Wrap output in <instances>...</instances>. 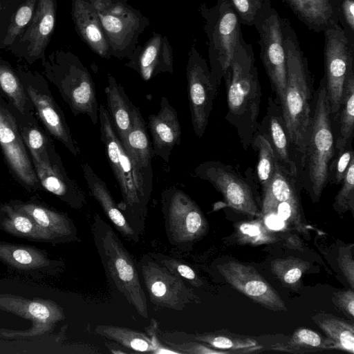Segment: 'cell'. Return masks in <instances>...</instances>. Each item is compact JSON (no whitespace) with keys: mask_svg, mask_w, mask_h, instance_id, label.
<instances>
[{"mask_svg":"<svg viewBox=\"0 0 354 354\" xmlns=\"http://www.w3.org/2000/svg\"><path fill=\"white\" fill-rule=\"evenodd\" d=\"M258 32L260 57L276 99L282 103L286 88V57L281 17L270 3L254 25Z\"/></svg>","mask_w":354,"mask_h":354,"instance_id":"13","label":"cell"},{"mask_svg":"<svg viewBox=\"0 0 354 354\" xmlns=\"http://www.w3.org/2000/svg\"><path fill=\"white\" fill-rule=\"evenodd\" d=\"M257 155L256 176L262 192L271 182L277 167V161L268 142L260 134L256 133L251 146Z\"/></svg>","mask_w":354,"mask_h":354,"instance_id":"39","label":"cell"},{"mask_svg":"<svg viewBox=\"0 0 354 354\" xmlns=\"http://www.w3.org/2000/svg\"><path fill=\"white\" fill-rule=\"evenodd\" d=\"M286 57V88L282 115L298 162V179L305 155L314 97L308 62L288 19L281 18Z\"/></svg>","mask_w":354,"mask_h":354,"instance_id":"1","label":"cell"},{"mask_svg":"<svg viewBox=\"0 0 354 354\" xmlns=\"http://www.w3.org/2000/svg\"><path fill=\"white\" fill-rule=\"evenodd\" d=\"M0 310L30 321L26 330L0 328V339H30L44 337L53 331L56 324L65 319L64 309L51 299L26 298L13 294H0Z\"/></svg>","mask_w":354,"mask_h":354,"instance_id":"11","label":"cell"},{"mask_svg":"<svg viewBox=\"0 0 354 354\" xmlns=\"http://www.w3.org/2000/svg\"><path fill=\"white\" fill-rule=\"evenodd\" d=\"M82 169L91 194L101 206L104 213L116 230L127 240L135 243L138 242L140 236L133 231L126 220L104 181L99 177L88 162H83Z\"/></svg>","mask_w":354,"mask_h":354,"instance_id":"29","label":"cell"},{"mask_svg":"<svg viewBox=\"0 0 354 354\" xmlns=\"http://www.w3.org/2000/svg\"><path fill=\"white\" fill-rule=\"evenodd\" d=\"M71 17L81 39L102 58L110 59L109 44L93 6L87 0H72Z\"/></svg>","mask_w":354,"mask_h":354,"instance_id":"28","label":"cell"},{"mask_svg":"<svg viewBox=\"0 0 354 354\" xmlns=\"http://www.w3.org/2000/svg\"><path fill=\"white\" fill-rule=\"evenodd\" d=\"M273 350L290 353L309 352L334 349L331 342L316 331L306 328H299L292 335L287 345H278Z\"/></svg>","mask_w":354,"mask_h":354,"instance_id":"40","label":"cell"},{"mask_svg":"<svg viewBox=\"0 0 354 354\" xmlns=\"http://www.w3.org/2000/svg\"><path fill=\"white\" fill-rule=\"evenodd\" d=\"M39 0H0V49L7 50L29 24Z\"/></svg>","mask_w":354,"mask_h":354,"instance_id":"31","label":"cell"},{"mask_svg":"<svg viewBox=\"0 0 354 354\" xmlns=\"http://www.w3.org/2000/svg\"><path fill=\"white\" fill-rule=\"evenodd\" d=\"M13 207L30 216L52 240V245L79 241L77 227L67 213L58 210L37 198L23 201H8Z\"/></svg>","mask_w":354,"mask_h":354,"instance_id":"24","label":"cell"},{"mask_svg":"<svg viewBox=\"0 0 354 354\" xmlns=\"http://www.w3.org/2000/svg\"><path fill=\"white\" fill-rule=\"evenodd\" d=\"M42 190L47 191L73 209L86 204L84 192L67 174L56 149L43 160H31Z\"/></svg>","mask_w":354,"mask_h":354,"instance_id":"22","label":"cell"},{"mask_svg":"<svg viewBox=\"0 0 354 354\" xmlns=\"http://www.w3.org/2000/svg\"><path fill=\"white\" fill-rule=\"evenodd\" d=\"M161 211L168 241L178 249L186 250L207 232V221L199 206L176 187L162 190Z\"/></svg>","mask_w":354,"mask_h":354,"instance_id":"9","label":"cell"},{"mask_svg":"<svg viewBox=\"0 0 354 354\" xmlns=\"http://www.w3.org/2000/svg\"><path fill=\"white\" fill-rule=\"evenodd\" d=\"M227 283L262 306L274 311H287L278 292L250 265L231 260L217 266Z\"/></svg>","mask_w":354,"mask_h":354,"instance_id":"20","label":"cell"},{"mask_svg":"<svg viewBox=\"0 0 354 354\" xmlns=\"http://www.w3.org/2000/svg\"><path fill=\"white\" fill-rule=\"evenodd\" d=\"M338 21L349 44L354 47V0H341Z\"/></svg>","mask_w":354,"mask_h":354,"instance_id":"47","label":"cell"},{"mask_svg":"<svg viewBox=\"0 0 354 354\" xmlns=\"http://www.w3.org/2000/svg\"><path fill=\"white\" fill-rule=\"evenodd\" d=\"M199 12L207 38L209 68L220 86L243 36L241 23L228 0H217L211 7L203 3Z\"/></svg>","mask_w":354,"mask_h":354,"instance_id":"7","label":"cell"},{"mask_svg":"<svg viewBox=\"0 0 354 354\" xmlns=\"http://www.w3.org/2000/svg\"><path fill=\"white\" fill-rule=\"evenodd\" d=\"M185 342L197 341L204 343L214 348L226 351L230 353H250L261 348L254 339L243 337L234 334L222 332L207 333L202 334H187L176 333Z\"/></svg>","mask_w":354,"mask_h":354,"instance_id":"36","label":"cell"},{"mask_svg":"<svg viewBox=\"0 0 354 354\" xmlns=\"http://www.w3.org/2000/svg\"><path fill=\"white\" fill-rule=\"evenodd\" d=\"M324 35V75L332 120H335L341 104L345 80L354 70V47L339 24L323 32Z\"/></svg>","mask_w":354,"mask_h":354,"instance_id":"15","label":"cell"},{"mask_svg":"<svg viewBox=\"0 0 354 354\" xmlns=\"http://www.w3.org/2000/svg\"><path fill=\"white\" fill-rule=\"evenodd\" d=\"M158 324L154 319H151L149 327L145 328L149 337L150 338L153 346V352L154 354L173 353L180 354L178 351L169 347L166 344L162 343L158 333Z\"/></svg>","mask_w":354,"mask_h":354,"instance_id":"50","label":"cell"},{"mask_svg":"<svg viewBox=\"0 0 354 354\" xmlns=\"http://www.w3.org/2000/svg\"><path fill=\"white\" fill-rule=\"evenodd\" d=\"M0 146L15 179L29 192L41 191L12 105L0 93Z\"/></svg>","mask_w":354,"mask_h":354,"instance_id":"14","label":"cell"},{"mask_svg":"<svg viewBox=\"0 0 354 354\" xmlns=\"http://www.w3.org/2000/svg\"><path fill=\"white\" fill-rule=\"evenodd\" d=\"M301 189L298 179L286 172L277 164L271 182L262 192L260 217L273 212L286 224L301 234L306 235L308 231L300 203Z\"/></svg>","mask_w":354,"mask_h":354,"instance_id":"18","label":"cell"},{"mask_svg":"<svg viewBox=\"0 0 354 354\" xmlns=\"http://www.w3.org/2000/svg\"><path fill=\"white\" fill-rule=\"evenodd\" d=\"M126 1H128V0H126Z\"/></svg>","mask_w":354,"mask_h":354,"instance_id":"53","label":"cell"},{"mask_svg":"<svg viewBox=\"0 0 354 354\" xmlns=\"http://www.w3.org/2000/svg\"><path fill=\"white\" fill-rule=\"evenodd\" d=\"M186 77L192 124L195 135L201 138L208 124L219 86L194 43L188 53Z\"/></svg>","mask_w":354,"mask_h":354,"instance_id":"16","label":"cell"},{"mask_svg":"<svg viewBox=\"0 0 354 354\" xmlns=\"http://www.w3.org/2000/svg\"><path fill=\"white\" fill-rule=\"evenodd\" d=\"M257 133L268 142L278 165L298 179L297 159L285 127L281 106L272 96L268 99L266 113L259 124Z\"/></svg>","mask_w":354,"mask_h":354,"instance_id":"23","label":"cell"},{"mask_svg":"<svg viewBox=\"0 0 354 354\" xmlns=\"http://www.w3.org/2000/svg\"><path fill=\"white\" fill-rule=\"evenodd\" d=\"M95 8L111 49V56L129 58L149 25L141 11L126 0H87Z\"/></svg>","mask_w":354,"mask_h":354,"instance_id":"8","label":"cell"},{"mask_svg":"<svg viewBox=\"0 0 354 354\" xmlns=\"http://www.w3.org/2000/svg\"><path fill=\"white\" fill-rule=\"evenodd\" d=\"M241 24L254 26L271 0H228Z\"/></svg>","mask_w":354,"mask_h":354,"instance_id":"44","label":"cell"},{"mask_svg":"<svg viewBox=\"0 0 354 354\" xmlns=\"http://www.w3.org/2000/svg\"><path fill=\"white\" fill-rule=\"evenodd\" d=\"M148 128L153 154L169 163L173 149L180 144L181 128L177 112L166 97H161L159 111L149 115Z\"/></svg>","mask_w":354,"mask_h":354,"instance_id":"26","label":"cell"},{"mask_svg":"<svg viewBox=\"0 0 354 354\" xmlns=\"http://www.w3.org/2000/svg\"><path fill=\"white\" fill-rule=\"evenodd\" d=\"M95 332L97 335L134 352H153V346L149 336L138 330L126 327L100 324L95 326Z\"/></svg>","mask_w":354,"mask_h":354,"instance_id":"38","label":"cell"},{"mask_svg":"<svg viewBox=\"0 0 354 354\" xmlns=\"http://www.w3.org/2000/svg\"><path fill=\"white\" fill-rule=\"evenodd\" d=\"M56 12V0H39L29 24L7 50L28 64L44 60L55 31Z\"/></svg>","mask_w":354,"mask_h":354,"instance_id":"19","label":"cell"},{"mask_svg":"<svg viewBox=\"0 0 354 354\" xmlns=\"http://www.w3.org/2000/svg\"><path fill=\"white\" fill-rule=\"evenodd\" d=\"M0 230L20 239L52 245L48 234L30 216L13 207L8 201L0 204Z\"/></svg>","mask_w":354,"mask_h":354,"instance_id":"33","label":"cell"},{"mask_svg":"<svg viewBox=\"0 0 354 354\" xmlns=\"http://www.w3.org/2000/svg\"><path fill=\"white\" fill-rule=\"evenodd\" d=\"M35 113L49 135L62 143L75 156L79 149L64 114L55 100L48 82L41 74L18 66L15 68Z\"/></svg>","mask_w":354,"mask_h":354,"instance_id":"12","label":"cell"},{"mask_svg":"<svg viewBox=\"0 0 354 354\" xmlns=\"http://www.w3.org/2000/svg\"><path fill=\"white\" fill-rule=\"evenodd\" d=\"M324 332L334 349L354 353V326L345 319L327 313H317L311 317Z\"/></svg>","mask_w":354,"mask_h":354,"instance_id":"35","label":"cell"},{"mask_svg":"<svg viewBox=\"0 0 354 354\" xmlns=\"http://www.w3.org/2000/svg\"><path fill=\"white\" fill-rule=\"evenodd\" d=\"M107 111L116 134L122 145L132 127V114L134 104L128 97L124 87L115 78L109 74L104 89Z\"/></svg>","mask_w":354,"mask_h":354,"instance_id":"32","label":"cell"},{"mask_svg":"<svg viewBox=\"0 0 354 354\" xmlns=\"http://www.w3.org/2000/svg\"><path fill=\"white\" fill-rule=\"evenodd\" d=\"M332 300L335 306L345 314L354 317V292L353 290H339L334 292Z\"/></svg>","mask_w":354,"mask_h":354,"instance_id":"51","label":"cell"},{"mask_svg":"<svg viewBox=\"0 0 354 354\" xmlns=\"http://www.w3.org/2000/svg\"><path fill=\"white\" fill-rule=\"evenodd\" d=\"M353 248V244H351L345 248H341L337 258L339 266L352 290L354 289Z\"/></svg>","mask_w":354,"mask_h":354,"instance_id":"49","label":"cell"},{"mask_svg":"<svg viewBox=\"0 0 354 354\" xmlns=\"http://www.w3.org/2000/svg\"><path fill=\"white\" fill-rule=\"evenodd\" d=\"M309 30L317 33L339 24L341 0H281Z\"/></svg>","mask_w":354,"mask_h":354,"instance_id":"30","label":"cell"},{"mask_svg":"<svg viewBox=\"0 0 354 354\" xmlns=\"http://www.w3.org/2000/svg\"><path fill=\"white\" fill-rule=\"evenodd\" d=\"M194 174L211 183L232 209L250 217H260L261 209L255 192L256 182L250 168L243 176L232 165L208 160L198 164Z\"/></svg>","mask_w":354,"mask_h":354,"instance_id":"10","label":"cell"},{"mask_svg":"<svg viewBox=\"0 0 354 354\" xmlns=\"http://www.w3.org/2000/svg\"><path fill=\"white\" fill-rule=\"evenodd\" d=\"M149 255L157 262L166 267L172 273L185 279L195 286H200L202 282L198 279L194 270L188 265L183 263L180 260L166 254L159 253H152Z\"/></svg>","mask_w":354,"mask_h":354,"instance_id":"46","label":"cell"},{"mask_svg":"<svg viewBox=\"0 0 354 354\" xmlns=\"http://www.w3.org/2000/svg\"><path fill=\"white\" fill-rule=\"evenodd\" d=\"M123 146L145 183L152 189V158L154 154L143 117L140 109L135 105L133 109L132 127Z\"/></svg>","mask_w":354,"mask_h":354,"instance_id":"27","label":"cell"},{"mask_svg":"<svg viewBox=\"0 0 354 354\" xmlns=\"http://www.w3.org/2000/svg\"><path fill=\"white\" fill-rule=\"evenodd\" d=\"M100 139L118 183L122 201L118 204L126 220L140 236L145 227L152 189L145 183L118 137L105 106H99Z\"/></svg>","mask_w":354,"mask_h":354,"instance_id":"3","label":"cell"},{"mask_svg":"<svg viewBox=\"0 0 354 354\" xmlns=\"http://www.w3.org/2000/svg\"><path fill=\"white\" fill-rule=\"evenodd\" d=\"M0 261L8 270L35 279L55 277L65 269L64 261L52 258L46 250L3 241H0Z\"/></svg>","mask_w":354,"mask_h":354,"instance_id":"21","label":"cell"},{"mask_svg":"<svg viewBox=\"0 0 354 354\" xmlns=\"http://www.w3.org/2000/svg\"><path fill=\"white\" fill-rule=\"evenodd\" d=\"M91 230L109 283L140 316L147 318V297L132 256L100 214L93 216Z\"/></svg>","mask_w":354,"mask_h":354,"instance_id":"5","label":"cell"},{"mask_svg":"<svg viewBox=\"0 0 354 354\" xmlns=\"http://www.w3.org/2000/svg\"><path fill=\"white\" fill-rule=\"evenodd\" d=\"M0 91L4 98L26 118L37 121L35 109L28 98L15 68L0 57Z\"/></svg>","mask_w":354,"mask_h":354,"instance_id":"34","label":"cell"},{"mask_svg":"<svg viewBox=\"0 0 354 354\" xmlns=\"http://www.w3.org/2000/svg\"><path fill=\"white\" fill-rule=\"evenodd\" d=\"M43 74L58 90L75 115L99 121V106L93 78L80 58L69 50L53 51L41 61Z\"/></svg>","mask_w":354,"mask_h":354,"instance_id":"6","label":"cell"},{"mask_svg":"<svg viewBox=\"0 0 354 354\" xmlns=\"http://www.w3.org/2000/svg\"><path fill=\"white\" fill-rule=\"evenodd\" d=\"M223 78L227 107L225 120L247 150L259 124L261 88L252 46L243 36Z\"/></svg>","mask_w":354,"mask_h":354,"instance_id":"2","label":"cell"},{"mask_svg":"<svg viewBox=\"0 0 354 354\" xmlns=\"http://www.w3.org/2000/svg\"><path fill=\"white\" fill-rule=\"evenodd\" d=\"M335 154L334 130L324 77L314 93L311 120L299 182L312 198L319 201L328 183V167Z\"/></svg>","mask_w":354,"mask_h":354,"instance_id":"4","label":"cell"},{"mask_svg":"<svg viewBox=\"0 0 354 354\" xmlns=\"http://www.w3.org/2000/svg\"><path fill=\"white\" fill-rule=\"evenodd\" d=\"M353 159L354 151L352 144L335 149L334 156L328 167V183L341 184Z\"/></svg>","mask_w":354,"mask_h":354,"instance_id":"45","label":"cell"},{"mask_svg":"<svg viewBox=\"0 0 354 354\" xmlns=\"http://www.w3.org/2000/svg\"><path fill=\"white\" fill-rule=\"evenodd\" d=\"M310 267L309 262L294 257L277 259L271 263V271L282 284L291 289L299 287L301 278Z\"/></svg>","mask_w":354,"mask_h":354,"instance_id":"41","label":"cell"},{"mask_svg":"<svg viewBox=\"0 0 354 354\" xmlns=\"http://www.w3.org/2000/svg\"><path fill=\"white\" fill-rule=\"evenodd\" d=\"M265 225L271 231L282 230L286 223L283 222L274 212H269L260 217Z\"/></svg>","mask_w":354,"mask_h":354,"instance_id":"52","label":"cell"},{"mask_svg":"<svg viewBox=\"0 0 354 354\" xmlns=\"http://www.w3.org/2000/svg\"><path fill=\"white\" fill-rule=\"evenodd\" d=\"M125 64L147 82L160 73L174 72L173 48L165 35L153 32L142 45H138Z\"/></svg>","mask_w":354,"mask_h":354,"instance_id":"25","label":"cell"},{"mask_svg":"<svg viewBox=\"0 0 354 354\" xmlns=\"http://www.w3.org/2000/svg\"><path fill=\"white\" fill-rule=\"evenodd\" d=\"M236 241L243 245H259L270 244L278 241L277 237L264 224L257 219L237 223L235 227Z\"/></svg>","mask_w":354,"mask_h":354,"instance_id":"42","label":"cell"},{"mask_svg":"<svg viewBox=\"0 0 354 354\" xmlns=\"http://www.w3.org/2000/svg\"><path fill=\"white\" fill-rule=\"evenodd\" d=\"M335 121L338 124L335 149L351 145L354 131V70L345 80L339 110Z\"/></svg>","mask_w":354,"mask_h":354,"instance_id":"37","label":"cell"},{"mask_svg":"<svg viewBox=\"0 0 354 354\" xmlns=\"http://www.w3.org/2000/svg\"><path fill=\"white\" fill-rule=\"evenodd\" d=\"M137 266L149 300L155 306L180 311L196 299L183 278L170 272L149 254L144 255Z\"/></svg>","mask_w":354,"mask_h":354,"instance_id":"17","label":"cell"},{"mask_svg":"<svg viewBox=\"0 0 354 354\" xmlns=\"http://www.w3.org/2000/svg\"><path fill=\"white\" fill-rule=\"evenodd\" d=\"M167 346L177 351L180 354H228L229 351L214 348L197 341L181 342L179 344L162 339Z\"/></svg>","mask_w":354,"mask_h":354,"instance_id":"48","label":"cell"},{"mask_svg":"<svg viewBox=\"0 0 354 354\" xmlns=\"http://www.w3.org/2000/svg\"><path fill=\"white\" fill-rule=\"evenodd\" d=\"M341 184L335 198L333 208L339 214L350 211L354 215V159L351 160Z\"/></svg>","mask_w":354,"mask_h":354,"instance_id":"43","label":"cell"}]
</instances>
